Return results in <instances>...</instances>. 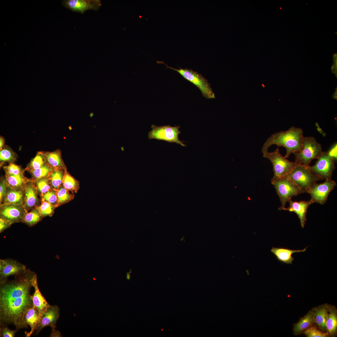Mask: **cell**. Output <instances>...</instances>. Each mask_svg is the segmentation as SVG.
I'll use <instances>...</instances> for the list:
<instances>
[{
  "instance_id": "obj_1",
  "label": "cell",
  "mask_w": 337,
  "mask_h": 337,
  "mask_svg": "<svg viewBox=\"0 0 337 337\" xmlns=\"http://www.w3.org/2000/svg\"><path fill=\"white\" fill-rule=\"evenodd\" d=\"M37 277L36 273L28 269L13 280L0 283V326L27 328L24 317L33 306L30 291Z\"/></svg>"
},
{
  "instance_id": "obj_2",
  "label": "cell",
  "mask_w": 337,
  "mask_h": 337,
  "mask_svg": "<svg viewBox=\"0 0 337 337\" xmlns=\"http://www.w3.org/2000/svg\"><path fill=\"white\" fill-rule=\"evenodd\" d=\"M304 137L302 129L292 127L286 131L272 134L264 144L262 152L263 154H266L271 145L276 144L278 147L283 146L286 148V153L285 157L288 158L292 153L301 150Z\"/></svg>"
},
{
  "instance_id": "obj_3",
  "label": "cell",
  "mask_w": 337,
  "mask_h": 337,
  "mask_svg": "<svg viewBox=\"0 0 337 337\" xmlns=\"http://www.w3.org/2000/svg\"><path fill=\"white\" fill-rule=\"evenodd\" d=\"M157 62L158 64L165 65L167 68H170L177 72L185 79L196 86L200 90L204 97L209 99L215 98V94L208 80L201 74L190 69H183L181 67H179V69L173 68L168 66L163 61H157Z\"/></svg>"
},
{
  "instance_id": "obj_4",
  "label": "cell",
  "mask_w": 337,
  "mask_h": 337,
  "mask_svg": "<svg viewBox=\"0 0 337 337\" xmlns=\"http://www.w3.org/2000/svg\"><path fill=\"white\" fill-rule=\"evenodd\" d=\"M321 145L313 137H304L301 150L293 153L295 162L306 167L311 160L318 158L323 153Z\"/></svg>"
},
{
  "instance_id": "obj_5",
  "label": "cell",
  "mask_w": 337,
  "mask_h": 337,
  "mask_svg": "<svg viewBox=\"0 0 337 337\" xmlns=\"http://www.w3.org/2000/svg\"><path fill=\"white\" fill-rule=\"evenodd\" d=\"M271 183L274 186L281 202V206L279 208L280 210L285 208L286 203L292 197L306 193L287 176L271 180Z\"/></svg>"
},
{
  "instance_id": "obj_6",
  "label": "cell",
  "mask_w": 337,
  "mask_h": 337,
  "mask_svg": "<svg viewBox=\"0 0 337 337\" xmlns=\"http://www.w3.org/2000/svg\"><path fill=\"white\" fill-rule=\"evenodd\" d=\"M287 177L307 193L316 182L324 180L311 171L308 167L301 164L295 166Z\"/></svg>"
},
{
  "instance_id": "obj_7",
  "label": "cell",
  "mask_w": 337,
  "mask_h": 337,
  "mask_svg": "<svg viewBox=\"0 0 337 337\" xmlns=\"http://www.w3.org/2000/svg\"><path fill=\"white\" fill-rule=\"evenodd\" d=\"M263 156L269 159L272 164L274 175L271 180L287 176L295 166L300 164L295 162L290 161L282 156L278 148L273 152L263 154Z\"/></svg>"
},
{
  "instance_id": "obj_8",
  "label": "cell",
  "mask_w": 337,
  "mask_h": 337,
  "mask_svg": "<svg viewBox=\"0 0 337 337\" xmlns=\"http://www.w3.org/2000/svg\"><path fill=\"white\" fill-rule=\"evenodd\" d=\"M152 130L149 132L148 137L149 139H154L162 140L169 143H175L183 146L186 145L183 143L184 141L180 140L178 135L181 133L179 125L172 127L169 125L157 126L153 125Z\"/></svg>"
},
{
  "instance_id": "obj_9",
  "label": "cell",
  "mask_w": 337,
  "mask_h": 337,
  "mask_svg": "<svg viewBox=\"0 0 337 337\" xmlns=\"http://www.w3.org/2000/svg\"><path fill=\"white\" fill-rule=\"evenodd\" d=\"M315 164L308 166L309 169L315 174L323 179H331L335 168L336 160L331 157L326 152H323L317 159Z\"/></svg>"
},
{
  "instance_id": "obj_10",
  "label": "cell",
  "mask_w": 337,
  "mask_h": 337,
  "mask_svg": "<svg viewBox=\"0 0 337 337\" xmlns=\"http://www.w3.org/2000/svg\"><path fill=\"white\" fill-rule=\"evenodd\" d=\"M336 185V183L331 179L325 180L323 183H315L308 190L311 199L314 203L324 204L328 196Z\"/></svg>"
},
{
  "instance_id": "obj_11",
  "label": "cell",
  "mask_w": 337,
  "mask_h": 337,
  "mask_svg": "<svg viewBox=\"0 0 337 337\" xmlns=\"http://www.w3.org/2000/svg\"><path fill=\"white\" fill-rule=\"evenodd\" d=\"M26 266L13 259H0V283H4L12 276L14 277L25 271Z\"/></svg>"
},
{
  "instance_id": "obj_12",
  "label": "cell",
  "mask_w": 337,
  "mask_h": 337,
  "mask_svg": "<svg viewBox=\"0 0 337 337\" xmlns=\"http://www.w3.org/2000/svg\"><path fill=\"white\" fill-rule=\"evenodd\" d=\"M28 212L24 206L13 204H1L0 218L10 221L12 224L22 222L25 214Z\"/></svg>"
},
{
  "instance_id": "obj_13",
  "label": "cell",
  "mask_w": 337,
  "mask_h": 337,
  "mask_svg": "<svg viewBox=\"0 0 337 337\" xmlns=\"http://www.w3.org/2000/svg\"><path fill=\"white\" fill-rule=\"evenodd\" d=\"M62 4L67 9L82 14L89 10L97 11L101 6L100 0H64Z\"/></svg>"
},
{
  "instance_id": "obj_14",
  "label": "cell",
  "mask_w": 337,
  "mask_h": 337,
  "mask_svg": "<svg viewBox=\"0 0 337 337\" xmlns=\"http://www.w3.org/2000/svg\"><path fill=\"white\" fill-rule=\"evenodd\" d=\"M60 308L57 305H51L42 315L40 321L34 335H38L45 327L50 326L51 329H56L57 321L60 315Z\"/></svg>"
},
{
  "instance_id": "obj_15",
  "label": "cell",
  "mask_w": 337,
  "mask_h": 337,
  "mask_svg": "<svg viewBox=\"0 0 337 337\" xmlns=\"http://www.w3.org/2000/svg\"><path fill=\"white\" fill-rule=\"evenodd\" d=\"M288 202L289 203V206L287 208H283L281 210H287L295 213L300 219L302 227L304 228L306 221V215L307 209L309 206L314 202L311 199L308 201L297 202L293 201L291 199L289 200Z\"/></svg>"
},
{
  "instance_id": "obj_16",
  "label": "cell",
  "mask_w": 337,
  "mask_h": 337,
  "mask_svg": "<svg viewBox=\"0 0 337 337\" xmlns=\"http://www.w3.org/2000/svg\"><path fill=\"white\" fill-rule=\"evenodd\" d=\"M24 206L27 212L39 206V194L33 181L31 179L25 185L24 188Z\"/></svg>"
},
{
  "instance_id": "obj_17",
  "label": "cell",
  "mask_w": 337,
  "mask_h": 337,
  "mask_svg": "<svg viewBox=\"0 0 337 337\" xmlns=\"http://www.w3.org/2000/svg\"><path fill=\"white\" fill-rule=\"evenodd\" d=\"M4 204L24 206V188H12L7 186L6 195L0 205Z\"/></svg>"
},
{
  "instance_id": "obj_18",
  "label": "cell",
  "mask_w": 337,
  "mask_h": 337,
  "mask_svg": "<svg viewBox=\"0 0 337 337\" xmlns=\"http://www.w3.org/2000/svg\"><path fill=\"white\" fill-rule=\"evenodd\" d=\"M307 247L303 250H296L284 247H273L271 252L279 261L287 264H292L294 260V257L292 256V254L295 253L305 252Z\"/></svg>"
},
{
  "instance_id": "obj_19",
  "label": "cell",
  "mask_w": 337,
  "mask_h": 337,
  "mask_svg": "<svg viewBox=\"0 0 337 337\" xmlns=\"http://www.w3.org/2000/svg\"><path fill=\"white\" fill-rule=\"evenodd\" d=\"M33 287L34 289V293L32 295L33 306L37 310L39 314L42 316L43 314L51 305L47 302L39 289L37 277L35 279L33 282Z\"/></svg>"
},
{
  "instance_id": "obj_20",
  "label": "cell",
  "mask_w": 337,
  "mask_h": 337,
  "mask_svg": "<svg viewBox=\"0 0 337 337\" xmlns=\"http://www.w3.org/2000/svg\"><path fill=\"white\" fill-rule=\"evenodd\" d=\"M42 317L37 310L33 306L27 312L24 317V323L27 328L28 325L30 326L31 330L29 332H25L26 337H29L35 332Z\"/></svg>"
},
{
  "instance_id": "obj_21",
  "label": "cell",
  "mask_w": 337,
  "mask_h": 337,
  "mask_svg": "<svg viewBox=\"0 0 337 337\" xmlns=\"http://www.w3.org/2000/svg\"><path fill=\"white\" fill-rule=\"evenodd\" d=\"M329 306L328 304H325L312 310L315 324L319 330L324 332H326V322Z\"/></svg>"
},
{
  "instance_id": "obj_22",
  "label": "cell",
  "mask_w": 337,
  "mask_h": 337,
  "mask_svg": "<svg viewBox=\"0 0 337 337\" xmlns=\"http://www.w3.org/2000/svg\"><path fill=\"white\" fill-rule=\"evenodd\" d=\"M46 163L53 168L67 169L62 157L61 152L59 149L54 151H41Z\"/></svg>"
},
{
  "instance_id": "obj_23",
  "label": "cell",
  "mask_w": 337,
  "mask_h": 337,
  "mask_svg": "<svg viewBox=\"0 0 337 337\" xmlns=\"http://www.w3.org/2000/svg\"><path fill=\"white\" fill-rule=\"evenodd\" d=\"M315 324L313 313L311 310L294 325L293 333L295 335H300Z\"/></svg>"
},
{
  "instance_id": "obj_24",
  "label": "cell",
  "mask_w": 337,
  "mask_h": 337,
  "mask_svg": "<svg viewBox=\"0 0 337 337\" xmlns=\"http://www.w3.org/2000/svg\"><path fill=\"white\" fill-rule=\"evenodd\" d=\"M326 331L329 336H334L337 331V310L334 306L330 305L326 322Z\"/></svg>"
},
{
  "instance_id": "obj_25",
  "label": "cell",
  "mask_w": 337,
  "mask_h": 337,
  "mask_svg": "<svg viewBox=\"0 0 337 337\" xmlns=\"http://www.w3.org/2000/svg\"><path fill=\"white\" fill-rule=\"evenodd\" d=\"M65 168H53L48 177L52 188L56 190L62 185L66 171Z\"/></svg>"
},
{
  "instance_id": "obj_26",
  "label": "cell",
  "mask_w": 337,
  "mask_h": 337,
  "mask_svg": "<svg viewBox=\"0 0 337 337\" xmlns=\"http://www.w3.org/2000/svg\"><path fill=\"white\" fill-rule=\"evenodd\" d=\"M5 178L7 186L12 188H24L25 184L30 180L25 177L23 173L5 175Z\"/></svg>"
},
{
  "instance_id": "obj_27",
  "label": "cell",
  "mask_w": 337,
  "mask_h": 337,
  "mask_svg": "<svg viewBox=\"0 0 337 337\" xmlns=\"http://www.w3.org/2000/svg\"><path fill=\"white\" fill-rule=\"evenodd\" d=\"M42 218L39 210L36 207L25 214L22 222L31 227L41 221Z\"/></svg>"
},
{
  "instance_id": "obj_28",
  "label": "cell",
  "mask_w": 337,
  "mask_h": 337,
  "mask_svg": "<svg viewBox=\"0 0 337 337\" xmlns=\"http://www.w3.org/2000/svg\"><path fill=\"white\" fill-rule=\"evenodd\" d=\"M62 185L68 191L72 193H77L80 188L79 182L66 171L62 182Z\"/></svg>"
},
{
  "instance_id": "obj_29",
  "label": "cell",
  "mask_w": 337,
  "mask_h": 337,
  "mask_svg": "<svg viewBox=\"0 0 337 337\" xmlns=\"http://www.w3.org/2000/svg\"><path fill=\"white\" fill-rule=\"evenodd\" d=\"M18 158L17 155L10 147L5 145L0 151V165L5 162L13 163Z\"/></svg>"
},
{
  "instance_id": "obj_30",
  "label": "cell",
  "mask_w": 337,
  "mask_h": 337,
  "mask_svg": "<svg viewBox=\"0 0 337 337\" xmlns=\"http://www.w3.org/2000/svg\"><path fill=\"white\" fill-rule=\"evenodd\" d=\"M53 168L46 163L40 168L29 172L32 175L31 179L34 181L42 178L48 177Z\"/></svg>"
},
{
  "instance_id": "obj_31",
  "label": "cell",
  "mask_w": 337,
  "mask_h": 337,
  "mask_svg": "<svg viewBox=\"0 0 337 337\" xmlns=\"http://www.w3.org/2000/svg\"><path fill=\"white\" fill-rule=\"evenodd\" d=\"M46 163L41 151H39L31 160L24 170L30 172L40 168Z\"/></svg>"
},
{
  "instance_id": "obj_32",
  "label": "cell",
  "mask_w": 337,
  "mask_h": 337,
  "mask_svg": "<svg viewBox=\"0 0 337 337\" xmlns=\"http://www.w3.org/2000/svg\"><path fill=\"white\" fill-rule=\"evenodd\" d=\"M33 182L41 196L43 193L53 189L48 177L42 178Z\"/></svg>"
},
{
  "instance_id": "obj_33",
  "label": "cell",
  "mask_w": 337,
  "mask_h": 337,
  "mask_svg": "<svg viewBox=\"0 0 337 337\" xmlns=\"http://www.w3.org/2000/svg\"><path fill=\"white\" fill-rule=\"evenodd\" d=\"M58 206L67 203L74 198V195L69 193L62 185L56 190Z\"/></svg>"
},
{
  "instance_id": "obj_34",
  "label": "cell",
  "mask_w": 337,
  "mask_h": 337,
  "mask_svg": "<svg viewBox=\"0 0 337 337\" xmlns=\"http://www.w3.org/2000/svg\"><path fill=\"white\" fill-rule=\"evenodd\" d=\"M41 204L37 208L43 217L46 216H52L54 213V210L56 207L42 198L41 199Z\"/></svg>"
},
{
  "instance_id": "obj_35",
  "label": "cell",
  "mask_w": 337,
  "mask_h": 337,
  "mask_svg": "<svg viewBox=\"0 0 337 337\" xmlns=\"http://www.w3.org/2000/svg\"><path fill=\"white\" fill-rule=\"evenodd\" d=\"M303 333L307 337H326L329 336L327 332L320 330L314 325L306 330Z\"/></svg>"
},
{
  "instance_id": "obj_36",
  "label": "cell",
  "mask_w": 337,
  "mask_h": 337,
  "mask_svg": "<svg viewBox=\"0 0 337 337\" xmlns=\"http://www.w3.org/2000/svg\"><path fill=\"white\" fill-rule=\"evenodd\" d=\"M42 198L56 208L59 207L56 190L52 189L43 193Z\"/></svg>"
},
{
  "instance_id": "obj_37",
  "label": "cell",
  "mask_w": 337,
  "mask_h": 337,
  "mask_svg": "<svg viewBox=\"0 0 337 337\" xmlns=\"http://www.w3.org/2000/svg\"><path fill=\"white\" fill-rule=\"evenodd\" d=\"M5 175H17L23 174L24 172L22 168L14 163H9L7 166H2Z\"/></svg>"
},
{
  "instance_id": "obj_38",
  "label": "cell",
  "mask_w": 337,
  "mask_h": 337,
  "mask_svg": "<svg viewBox=\"0 0 337 337\" xmlns=\"http://www.w3.org/2000/svg\"><path fill=\"white\" fill-rule=\"evenodd\" d=\"M19 330L16 329L12 330L8 328L7 325L0 326V337H14Z\"/></svg>"
},
{
  "instance_id": "obj_39",
  "label": "cell",
  "mask_w": 337,
  "mask_h": 337,
  "mask_svg": "<svg viewBox=\"0 0 337 337\" xmlns=\"http://www.w3.org/2000/svg\"><path fill=\"white\" fill-rule=\"evenodd\" d=\"M7 185L6 180L5 177L2 178L0 183V203H2L6 193L7 188Z\"/></svg>"
},
{
  "instance_id": "obj_40",
  "label": "cell",
  "mask_w": 337,
  "mask_h": 337,
  "mask_svg": "<svg viewBox=\"0 0 337 337\" xmlns=\"http://www.w3.org/2000/svg\"><path fill=\"white\" fill-rule=\"evenodd\" d=\"M12 223L9 221L0 218V233L10 227Z\"/></svg>"
},
{
  "instance_id": "obj_41",
  "label": "cell",
  "mask_w": 337,
  "mask_h": 337,
  "mask_svg": "<svg viewBox=\"0 0 337 337\" xmlns=\"http://www.w3.org/2000/svg\"><path fill=\"white\" fill-rule=\"evenodd\" d=\"M328 154L335 160H337V143L334 144L330 149L327 151Z\"/></svg>"
},
{
  "instance_id": "obj_42",
  "label": "cell",
  "mask_w": 337,
  "mask_h": 337,
  "mask_svg": "<svg viewBox=\"0 0 337 337\" xmlns=\"http://www.w3.org/2000/svg\"><path fill=\"white\" fill-rule=\"evenodd\" d=\"M50 337H62L60 332L56 329H51V332L49 336Z\"/></svg>"
},
{
  "instance_id": "obj_43",
  "label": "cell",
  "mask_w": 337,
  "mask_h": 337,
  "mask_svg": "<svg viewBox=\"0 0 337 337\" xmlns=\"http://www.w3.org/2000/svg\"><path fill=\"white\" fill-rule=\"evenodd\" d=\"M5 139L4 138L1 136H0V150H1L3 147L4 146L5 144Z\"/></svg>"
},
{
  "instance_id": "obj_44",
  "label": "cell",
  "mask_w": 337,
  "mask_h": 337,
  "mask_svg": "<svg viewBox=\"0 0 337 337\" xmlns=\"http://www.w3.org/2000/svg\"><path fill=\"white\" fill-rule=\"evenodd\" d=\"M130 273L129 272V273H127L126 279L128 280H130Z\"/></svg>"
}]
</instances>
